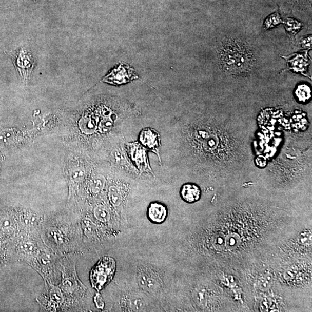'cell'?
Listing matches in <instances>:
<instances>
[{"label":"cell","instance_id":"6da1fadb","mask_svg":"<svg viewBox=\"0 0 312 312\" xmlns=\"http://www.w3.org/2000/svg\"><path fill=\"white\" fill-rule=\"evenodd\" d=\"M219 57L222 70L232 75L250 73L256 63L253 50L248 45L237 40L224 41L220 47Z\"/></svg>","mask_w":312,"mask_h":312},{"label":"cell","instance_id":"7a4b0ae2","mask_svg":"<svg viewBox=\"0 0 312 312\" xmlns=\"http://www.w3.org/2000/svg\"><path fill=\"white\" fill-rule=\"evenodd\" d=\"M116 269L115 261L110 258H104L91 270L90 280L96 290H102L105 284L113 277Z\"/></svg>","mask_w":312,"mask_h":312},{"label":"cell","instance_id":"3957f363","mask_svg":"<svg viewBox=\"0 0 312 312\" xmlns=\"http://www.w3.org/2000/svg\"><path fill=\"white\" fill-rule=\"evenodd\" d=\"M126 150L128 157L138 170L142 173H153L149 162L148 150L140 142H134L127 144Z\"/></svg>","mask_w":312,"mask_h":312},{"label":"cell","instance_id":"277c9868","mask_svg":"<svg viewBox=\"0 0 312 312\" xmlns=\"http://www.w3.org/2000/svg\"><path fill=\"white\" fill-rule=\"evenodd\" d=\"M138 282L143 290L151 295L159 293L162 287L161 276L149 267H142L140 269L138 274Z\"/></svg>","mask_w":312,"mask_h":312},{"label":"cell","instance_id":"5b68a950","mask_svg":"<svg viewBox=\"0 0 312 312\" xmlns=\"http://www.w3.org/2000/svg\"><path fill=\"white\" fill-rule=\"evenodd\" d=\"M134 69L125 63H121L113 69L111 72L105 76L103 81L114 86L125 85L128 82L138 79Z\"/></svg>","mask_w":312,"mask_h":312},{"label":"cell","instance_id":"8992f818","mask_svg":"<svg viewBox=\"0 0 312 312\" xmlns=\"http://www.w3.org/2000/svg\"><path fill=\"white\" fill-rule=\"evenodd\" d=\"M11 57L21 76L26 80L29 77L34 66V59L31 52L21 48L11 54Z\"/></svg>","mask_w":312,"mask_h":312},{"label":"cell","instance_id":"52a82bcc","mask_svg":"<svg viewBox=\"0 0 312 312\" xmlns=\"http://www.w3.org/2000/svg\"><path fill=\"white\" fill-rule=\"evenodd\" d=\"M140 143L148 150L158 155L160 160L159 148L161 145V136L158 131L151 128H145L139 135Z\"/></svg>","mask_w":312,"mask_h":312},{"label":"cell","instance_id":"ba28073f","mask_svg":"<svg viewBox=\"0 0 312 312\" xmlns=\"http://www.w3.org/2000/svg\"><path fill=\"white\" fill-rule=\"evenodd\" d=\"M147 216L151 223L160 224L166 221L168 217V209L166 205L162 203H151L147 210Z\"/></svg>","mask_w":312,"mask_h":312},{"label":"cell","instance_id":"9c48e42d","mask_svg":"<svg viewBox=\"0 0 312 312\" xmlns=\"http://www.w3.org/2000/svg\"><path fill=\"white\" fill-rule=\"evenodd\" d=\"M182 199L187 203H194L200 199L201 191L200 187L192 183H187L181 188Z\"/></svg>","mask_w":312,"mask_h":312},{"label":"cell","instance_id":"30bf717a","mask_svg":"<svg viewBox=\"0 0 312 312\" xmlns=\"http://www.w3.org/2000/svg\"><path fill=\"white\" fill-rule=\"evenodd\" d=\"M126 302L130 311H140L144 308L145 304L143 298L139 296H128L126 298Z\"/></svg>","mask_w":312,"mask_h":312},{"label":"cell","instance_id":"8fae6325","mask_svg":"<svg viewBox=\"0 0 312 312\" xmlns=\"http://www.w3.org/2000/svg\"><path fill=\"white\" fill-rule=\"evenodd\" d=\"M108 197L110 203L115 207H118L122 204V194L117 186H111L109 188Z\"/></svg>","mask_w":312,"mask_h":312},{"label":"cell","instance_id":"7c38bea8","mask_svg":"<svg viewBox=\"0 0 312 312\" xmlns=\"http://www.w3.org/2000/svg\"><path fill=\"white\" fill-rule=\"evenodd\" d=\"M94 215L99 221L103 223H106L109 221L110 219V213L106 206L99 205L94 209Z\"/></svg>","mask_w":312,"mask_h":312},{"label":"cell","instance_id":"4fadbf2b","mask_svg":"<svg viewBox=\"0 0 312 312\" xmlns=\"http://www.w3.org/2000/svg\"><path fill=\"white\" fill-rule=\"evenodd\" d=\"M296 94L301 102H305L310 98V89L308 86L301 85L298 87Z\"/></svg>","mask_w":312,"mask_h":312},{"label":"cell","instance_id":"5bb4252c","mask_svg":"<svg viewBox=\"0 0 312 312\" xmlns=\"http://www.w3.org/2000/svg\"><path fill=\"white\" fill-rule=\"evenodd\" d=\"M105 184V179L104 177L101 176L96 177L91 182V190L94 193H98L104 189Z\"/></svg>","mask_w":312,"mask_h":312},{"label":"cell","instance_id":"9a60e30c","mask_svg":"<svg viewBox=\"0 0 312 312\" xmlns=\"http://www.w3.org/2000/svg\"><path fill=\"white\" fill-rule=\"evenodd\" d=\"M16 138V133L13 130H7L0 133V140L4 143H12Z\"/></svg>","mask_w":312,"mask_h":312},{"label":"cell","instance_id":"2e32d148","mask_svg":"<svg viewBox=\"0 0 312 312\" xmlns=\"http://www.w3.org/2000/svg\"><path fill=\"white\" fill-rule=\"evenodd\" d=\"M85 177V172L83 169L78 168L73 170L71 172V179L73 182L76 183H80L83 181Z\"/></svg>","mask_w":312,"mask_h":312},{"label":"cell","instance_id":"e0dca14e","mask_svg":"<svg viewBox=\"0 0 312 312\" xmlns=\"http://www.w3.org/2000/svg\"><path fill=\"white\" fill-rule=\"evenodd\" d=\"M61 291L58 288L53 287L50 291V298L54 302L59 304L62 301V297Z\"/></svg>","mask_w":312,"mask_h":312}]
</instances>
